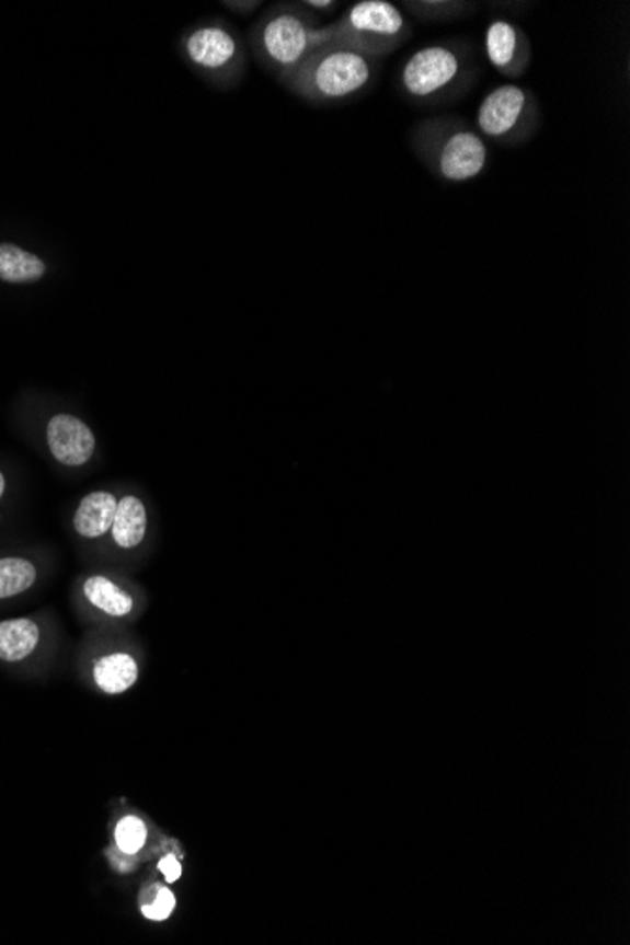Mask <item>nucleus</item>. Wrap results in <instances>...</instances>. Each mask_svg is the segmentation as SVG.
<instances>
[{
  "label": "nucleus",
  "mask_w": 630,
  "mask_h": 945,
  "mask_svg": "<svg viewBox=\"0 0 630 945\" xmlns=\"http://www.w3.org/2000/svg\"><path fill=\"white\" fill-rule=\"evenodd\" d=\"M480 76L474 42L454 36L408 55L397 74V91L417 108H442L468 95Z\"/></svg>",
  "instance_id": "obj_1"
},
{
  "label": "nucleus",
  "mask_w": 630,
  "mask_h": 945,
  "mask_svg": "<svg viewBox=\"0 0 630 945\" xmlns=\"http://www.w3.org/2000/svg\"><path fill=\"white\" fill-rule=\"evenodd\" d=\"M248 42L261 67L285 83L308 55L331 42V28L302 2H278L251 25Z\"/></svg>",
  "instance_id": "obj_2"
},
{
  "label": "nucleus",
  "mask_w": 630,
  "mask_h": 945,
  "mask_svg": "<svg viewBox=\"0 0 630 945\" xmlns=\"http://www.w3.org/2000/svg\"><path fill=\"white\" fill-rule=\"evenodd\" d=\"M408 146L425 169L444 184H465L489 166V143L472 123L459 116H431L408 130Z\"/></svg>",
  "instance_id": "obj_3"
},
{
  "label": "nucleus",
  "mask_w": 630,
  "mask_h": 945,
  "mask_svg": "<svg viewBox=\"0 0 630 945\" xmlns=\"http://www.w3.org/2000/svg\"><path fill=\"white\" fill-rule=\"evenodd\" d=\"M380 72L381 61L329 42L308 55L284 85L306 103L329 106L370 93Z\"/></svg>",
  "instance_id": "obj_4"
},
{
  "label": "nucleus",
  "mask_w": 630,
  "mask_h": 945,
  "mask_svg": "<svg viewBox=\"0 0 630 945\" xmlns=\"http://www.w3.org/2000/svg\"><path fill=\"white\" fill-rule=\"evenodd\" d=\"M331 42L383 61L414 36V25L402 8L389 0H359L329 23Z\"/></svg>",
  "instance_id": "obj_5"
},
{
  "label": "nucleus",
  "mask_w": 630,
  "mask_h": 945,
  "mask_svg": "<svg viewBox=\"0 0 630 945\" xmlns=\"http://www.w3.org/2000/svg\"><path fill=\"white\" fill-rule=\"evenodd\" d=\"M183 59L206 82L219 89H234L248 72V46L242 35L225 20L201 21L187 28L180 41Z\"/></svg>",
  "instance_id": "obj_6"
},
{
  "label": "nucleus",
  "mask_w": 630,
  "mask_h": 945,
  "mask_svg": "<svg viewBox=\"0 0 630 945\" xmlns=\"http://www.w3.org/2000/svg\"><path fill=\"white\" fill-rule=\"evenodd\" d=\"M542 125V106L535 91L502 83L481 99L474 129L485 142L501 148H519L530 142Z\"/></svg>",
  "instance_id": "obj_7"
},
{
  "label": "nucleus",
  "mask_w": 630,
  "mask_h": 945,
  "mask_svg": "<svg viewBox=\"0 0 630 945\" xmlns=\"http://www.w3.org/2000/svg\"><path fill=\"white\" fill-rule=\"evenodd\" d=\"M489 65L508 80L527 74L532 62V44L522 25L509 18H493L483 36Z\"/></svg>",
  "instance_id": "obj_8"
},
{
  "label": "nucleus",
  "mask_w": 630,
  "mask_h": 945,
  "mask_svg": "<svg viewBox=\"0 0 630 945\" xmlns=\"http://www.w3.org/2000/svg\"><path fill=\"white\" fill-rule=\"evenodd\" d=\"M51 456L67 466H82L95 453V436L88 425L72 414H57L46 429Z\"/></svg>",
  "instance_id": "obj_9"
},
{
  "label": "nucleus",
  "mask_w": 630,
  "mask_h": 945,
  "mask_svg": "<svg viewBox=\"0 0 630 945\" xmlns=\"http://www.w3.org/2000/svg\"><path fill=\"white\" fill-rule=\"evenodd\" d=\"M117 498L108 491H95L83 498L75 514V529L80 537L99 538L112 529Z\"/></svg>",
  "instance_id": "obj_10"
},
{
  "label": "nucleus",
  "mask_w": 630,
  "mask_h": 945,
  "mask_svg": "<svg viewBox=\"0 0 630 945\" xmlns=\"http://www.w3.org/2000/svg\"><path fill=\"white\" fill-rule=\"evenodd\" d=\"M402 12L421 23H457L476 14L478 2L468 0H404Z\"/></svg>",
  "instance_id": "obj_11"
},
{
  "label": "nucleus",
  "mask_w": 630,
  "mask_h": 945,
  "mask_svg": "<svg viewBox=\"0 0 630 945\" xmlns=\"http://www.w3.org/2000/svg\"><path fill=\"white\" fill-rule=\"evenodd\" d=\"M41 642V631L33 619H10L0 623V659L18 662L27 659Z\"/></svg>",
  "instance_id": "obj_12"
},
{
  "label": "nucleus",
  "mask_w": 630,
  "mask_h": 945,
  "mask_svg": "<svg viewBox=\"0 0 630 945\" xmlns=\"http://www.w3.org/2000/svg\"><path fill=\"white\" fill-rule=\"evenodd\" d=\"M46 263L15 244H0V279L7 284H34L46 276Z\"/></svg>",
  "instance_id": "obj_13"
},
{
  "label": "nucleus",
  "mask_w": 630,
  "mask_h": 945,
  "mask_svg": "<svg viewBox=\"0 0 630 945\" xmlns=\"http://www.w3.org/2000/svg\"><path fill=\"white\" fill-rule=\"evenodd\" d=\"M148 527V516L144 504L136 497L117 500L116 517L112 523V537L123 550H133L142 544Z\"/></svg>",
  "instance_id": "obj_14"
},
{
  "label": "nucleus",
  "mask_w": 630,
  "mask_h": 945,
  "mask_svg": "<svg viewBox=\"0 0 630 945\" xmlns=\"http://www.w3.org/2000/svg\"><path fill=\"white\" fill-rule=\"evenodd\" d=\"M93 678L104 693L122 694L135 685L138 680V667L130 655H106L96 660Z\"/></svg>",
  "instance_id": "obj_15"
},
{
  "label": "nucleus",
  "mask_w": 630,
  "mask_h": 945,
  "mask_svg": "<svg viewBox=\"0 0 630 945\" xmlns=\"http://www.w3.org/2000/svg\"><path fill=\"white\" fill-rule=\"evenodd\" d=\"M83 592L91 604L114 618L129 615L135 606L129 592L123 591L122 587H117L112 579L104 576L89 578L83 585Z\"/></svg>",
  "instance_id": "obj_16"
},
{
  "label": "nucleus",
  "mask_w": 630,
  "mask_h": 945,
  "mask_svg": "<svg viewBox=\"0 0 630 945\" xmlns=\"http://www.w3.org/2000/svg\"><path fill=\"white\" fill-rule=\"evenodd\" d=\"M36 568L27 558H0V599H10L31 589Z\"/></svg>",
  "instance_id": "obj_17"
},
{
  "label": "nucleus",
  "mask_w": 630,
  "mask_h": 945,
  "mask_svg": "<svg viewBox=\"0 0 630 945\" xmlns=\"http://www.w3.org/2000/svg\"><path fill=\"white\" fill-rule=\"evenodd\" d=\"M146 838H148V830L138 817H125L117 825L116 845L125 853H130V855L138 853L142 850Z\"/></svg>",
  "instance_id": "obj_18"
},
{
  "label": "nucleus",
  "mask_w": 630,
  "mask_h": 945,
  "mask_svg": "<svg viewBox=\"0 0 630 945\" xmlns=\"http://www.w3.org/2000/svg\"><path fill=\"white\" fill-rule=\"evenodd\" d=\"M176 908V897L174 892L156 885L150 902H142V915L151 921H167L172 915V911Z\"/></svg>",
  "instance_id": "obj_19"
},
{
  "label": "nucleus",
  "mask_w": 630,
  "mask_h": 945,
  "mask_svg": "<svg viewBox=\"0 0 630 945\" xmlns=\"http://www.w3.org/2000/svg\"><path fill=\"white\" fill-rule=\"evenodd\" d=\"M159 872L163 874L164 879H167V884H174L177 881L180 877H182V864L177 861L174 855H167V857L161 858V863H159Z\"/></svg>",
  "instance_id": "obj_20"
},
{
  "label": "nucleus",
  "mask_w": 630,
  "mask_h": 945,
  "mask_svg": "<svg viewBox=\"0 0 630 945\" xmlns=\"http://www.w3.org/2000/svg\"><path fill=\"white\" fill-rule=\"evenodd\" d=\"M302 4L321 20L334 14L340 7V2H334V0H305Z\"/></svg>",
  "instance_id": "obj_21"
},
{
  "label": "nucleus",
  "mask_w": 630,
  "mask_h": 945,
  "mask_svg": "<svg viewBox=\"0 0 630 945\" xmlns=\"http://www.w3.org/2000/svg\"><path fill=\"white\" fill-rule=\"evenodd\" d=\"M224 7L227 8V10L234 12V14L250 15L253 14V12H257V8L263 7V2H257V0H244V2L227 0V2H224Z\"/></svg>",
  "instance_id": "obj_22"
},
{
  "label": "nucleus",
  "mask_w": 630,
  "mask_h": 945,
  "mask_svg": "<svg viewBox=\"0 0 630 945\" xmlns=\"http://www.w3.org/2000/svg\"><path fill=\"white\" fill-rule=\"evenodd\" d=\"M4 489H7V482H4V474L0 472V497L4 495Z\"/></svg>",
  "instance_id": "obj_23"
}]
</instances>
